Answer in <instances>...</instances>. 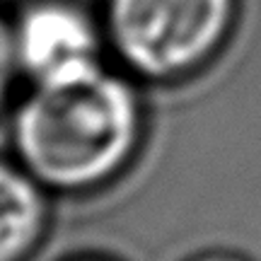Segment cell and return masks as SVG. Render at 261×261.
<instances>
[{"label":"cell","instance_id":"52a82bcc","mask_svg":"<svg viewBox=\"0 0 261 261\" xmlns=\"http://www.w3.org/2000/svg\"><path fill=\"white\" fill-rule=\"evenodd\" d=\"M70 261H112V259H102V256H80V259H70Z\"/></svg>","mask_w":261,"mask_h":261},{"label":"cell","instance_id":"3957f363","mask_svg":"<svg viewBox=\"0 0 261 261\" xmlns=\"http://www.w3.org/2000/svg\"><path fill=\"white\" fill-rule=\"evenodd\" d=\"M10 34L29 85L83 73L109 51L102 15L85 0H22L10 12Z\"/></svg>","mask_w":261,"mask_h":261},{"label":"cell","instance_id":"277c9868","mask_svg":"<svg viewBox=\"0 0 261 261\" xmlns=\"http://www.w3.org/2000/svg\"><path fill=\"white\" fill-rule=\"evenodd\" d=\"M48 191L15 160L0 158V261H29L51 225Z\"/></svg>","mask_w":261,"mask_h":261},{"label":"cell","instance_id":"5b68a950","mask_svg":"<svg viewBox=\"0 0 261 261\" xmlns=\"http://www.w3.org/2000/svg\"><path fill=\"white\" fill-rule=\"evenodd\" d=\"M19 77L22 75H19L15 48H12V34H10V15L0 8V114L8 109L15 92V83Z\"/></svg>","mask_w":261,"mask_h":261},{"label":"cell","instance_id":"8992f818","mask_svg":"<svg viewBox=\"0 0 261 261\" xmlns=\"http://www.w3.org/2000/svg\"><path fill=\"white\" fill-rule=\"evenodd\" d=\"M179 261H252L247 254L242 252H232V249H201L184 256Z\"/></svg>","mask_w":261,"mask_h":261},{"label":"cell","instance_id":"6da1fadb","mask_svg":"<svg viewBox=\"0 0 261 261\" xmlns=\"http://www.w3.org/2000/svg\"><path fill=\"white\" fill-rule=\"evenodd\" d=\"M148 130L138 80L99 63L29 85L12 107L10 148L48 194L83 196L121 177L140 155Z\"/></svg>","mask_w":261,"mask_h":261},{"label":"cell","instance_id":"7a4b0ae2","mask_svg":"<svg viewBox=\"0 0 261 261\" xmlns=\"http://www.w3.org/2000/svg\"><path fill=\"white\" fill-rule=\"evenodd\" d=\"M240 0H104L107 48L121 70L152 87L184 83L220 56Z\"/></svg>","mask_w":261,"mask_h":261}]
</instances>
